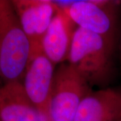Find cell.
Masks as SVG:
<instances>
[{
    "label": "cell",
    "mask_w": 121,
    "mask_h": 121,
    "mask_svg": "<svg viewBox=\"0 0 121 121\" xmlns=\"http://www.w3.org/2000/svg\"><path fill=\"white\" fill-rule=\"evenodd\" d=\"M114 48L99 35L77 27L67 63L91 87L105 88L113 73Z\"/></svg>",
    "instance_id": "6da1fadb"
},
{
    "label": "cell",
    "mask_w": 121,
    "mask_h": 121,
    "mask_svg": "<svg viewBox=\"0 0 121 121\" xmlns=\"http://www.w3.org/2000/svg\"><path fill=\"white\" fill-rule=\"evenodd\" d=\"M31 45L12 1L0 0V69L5 82H22Z\"/></svg>",
    "instance_id": "7a4b0ae2"
},
{
    "label": "cell",
    "mask_w": 121,
    "mask_h": 121,
    "mask_svg": "<svg viewBox=\"0 0 121 121\" xmlns=\"http://www.w3.org/2000/svg\"><path fill=\"white\" fill-rule=\"evenodd\" d=\"M77 27L99 35L116 44L118 10L121 1L108 0L54 1Z\"/></svg>",
    "instance_id": "3957f363"
},
{
    "label": "cell",
    "mask_w": 121,
    "mask_h": 121,
    "mask_svg": "<svg viewBox=\"0 0 121 121\" xmlns=\"http://www.w3.org/2000/svg\"><path fill=\"white\" fill-rule=\"evenodd\" d=\"M91 87L68 63L55 73L49 105L50 121H73L79 105Z\"/></svg>",
    "instance_id": "277c9868"
},
{
    "label": "cell",
    "mask_w": 121,
    "mask_h": 121,
    "mask_svg": "<svg viewBox=\"0 0 121 121\" xmlns=\"http://www.w3.org/2000/svg\"><path fill=\"white\" fill-rule=\"evenodd\" d=\"M55 66L44 53L42 47L32 48L22 81L30 101L48 119L50 100L55 73Z\"/></svg>",
    "instance_id": "5b68a950"
},
{
    "label": "cell",
    "mask_w": 121,
    "mask_h": 121,
    "mask_svg": "<svg viewBox=\"0 0 121 121\" xmlns=\"http://www.w3.org/2000/svg\"><path fill=\"white\" fill-rule=\"evenodd\" d=\"M20 24L29 39L31 49L42 47L41 43L58 6L49 0L12 1Z\"/></svg>",
    "instance_id": "8992f818"
},
{
    "label": "cell",
    "mask_w": 121,
    "mask_h": 121,
    "mask_svg": "<svg viewBox=\"0 0 121 121\" xmlns=\"http://www.w3.org/2000/svg\"><path fill=\"white\" fill-rule=\"evenodd\" d=\"M0 121H50L30 101L22 82L0 86Z\"/></svg>",
    "instance_id": "52a82bcc"
},
{
    "label": "cell",
    "mask_w": 121,
    "mask_h": 121,
    "mask_svg": "<svg viewBox=\"0 0 121 121\" xmlns=\"http://www.w3.org/2000/svg\"><path fill=\"white\" fill-rule=\"evenodd\" d=\"M121 91L102 88L91 91L79 105L73 121H119Z\"/></svg>",
    "instance_id": "ba28073f"
},
{
    "label": "cell",
    "mask_w": 121,
    "mask_h": 121,
    "mask_svg": "<svg viewBox=\"0 0 121 121\" xmlns=\"http://www.w3.org/2000/svg\"><path fill=\"white\" fill-rule=\"evenodd\" d=\"M76 28L65 11L58 7L41 43L44 53L55 65L67 61Z\"/></svg>",
    "instance_id": "9c48e42d"
},
{
    "label": "cell",
    "mask_w": 121,
    "mask_h": 121,
    "mask_svg": "<svg viewBox=\"0 0 121 121\" xmlns=\"http://www.w3.org/2000/svg\"><path fill=\"white\" fill-rule=\"evenodd\" d=\"M0 77H1V69H0Z\"/></svg>",
    "instance_id": "30bf717a"
},
{
    "label": "cell",
    "mask_w": 121,
    "mask_h": 121,
    "mask_svg": "<svg viewBox=\"0 0 121 121\" xmlns=\"http://www.w3.org/2000/svg\"><path fill=\"white\" fill-rule=\"evenodd\" d=\"M121 121V120H120V121Z\"/></svg>",
    "instance_id": "8fae6325"
}]
</instances>
